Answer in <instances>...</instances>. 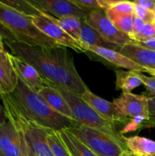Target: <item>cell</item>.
<instances>
[{"instance_id": "1", "label": "cell", "mask_w": 155, "mask_h": 156, "mask_svg": "<svg viewBox=\"0 0 155 156\" xmlns=\"http://www.w3.org/2000/svg\"><path fill=\"white\" fill-rule=\"evenodd\" d=\"M12 56L31 65L44 82L61 87L76 95L81 96L89 90L78 73L74 58L66 47L30 46L17 41H6Z\"/></svg>"}, {"instance_id": "2", "label": "cell", "mask_w": 155, "mask_h": 156, "mask_svg": "<svg viewBox=\"0 0 155 156\" xmlns=\"http://www.w3.org/2000/svg\"><path fill=\"white\" fill-rule=\"evenodd\" d=\"M0 99L7 102L24 117L50 130L59 132L77 123L53 111L37 93L19 79L12 92L0 93Z\"/></svg>"}, {"instance_id": "3", "label": "cell", "mask_w": 155, "mask_h": 156, "mask_svg": "<svg viewBox=\"0 0 155 156\" xmlns=\"http://www.w3.org/2000/svg\"><path fill=\"white\" fill-rule=\"evenodd\" d=\"M0 24L9 30L15 40L30 46L54 47L58 46L34 25L32 17L26 15L0 1Z\"/></svg>"}, {"instance_id": "4", "label": "cell", "mask_w": 155, "mask_h": 156, "mask_svg": "<svg viewBox=\"0 0 155 156\" xmlns=\"http://www.w3.org/2000/svg\"><path fill=\"white\" fill-rule=\"evenodd\" d=\"M2 101L7 120L23 135L28 156H55L47 140L50 129L28 120L7 102Z\"/></svg>"}, {"instance_id": "5", "label": "cell", "mask_w": 155, "mask_h": 156, "mask_svg": "<svg viewBox=\"0 0 155 156\" xmlns=\"http://www.w3.org/2000/svg\"><path fill=\"white\" fill-rule=\"evenodd\" d=\"M44 84L45 85L51 86L62 94L69 105L76 122L88 127L106 133L120 141L125 142V137L116 130L115 125L103 118L80 96L76 95L57 85L48 82H44Z\"/></svg>"}, {"instance_id": "6", "label": "cell", "mask_w": 155, "mask_h": 156, "mask_svg": "<svg viewBox=\"0 0 155 156\" xmlns=\"http://www.w3.org/2000/svg\"><path fill=\"white\" fill-rule=\"evenodd\" d=\"M71 133L97 156H121L129 150L125 142L104 132L75 123L70 128Z\"/></svg>"}, {"instance_id": "7", "label": "cell", "mask_w": 155, "mask_h": 156, "mask_svg": "<svg viewBox=\"0 0 155 156\" xmlns=\"http://www.w3.org/2000/svg\"><path fill=\"white\" fill-rule=\"evenodd\" d=\"M107 42L119 46L134 44L135 41L130 37L122 33L115 27L103 10H96L88 13V16L83 20Z\"/></svg>"}, {"instance_id": "8", "label": "cell", "mask_w": 155, "mask_h": 156, "mask_svg": "<svg viewBox=\"0 0 155 156\" xmlns=\"http://www.w3.org/2000/svg\"><path fill=\"white\" fill-rule=\"evenodd\" d=\"M0 152L3 156H28L23 135L8 120L0 123Z\"/></svg>"}, {"instance_id": "9", "label": "cell", "mask_w": 155, "mask_h": 156, "mask_svg": "<svg viewBox=\"0 0 155 156\" xmlns=\"http://www.w3.org/2000/svg\"><path fill=\"white\" fill-rule=\"evenodd\" d=\"M32 20L34 25L46 36L53 40L56 44L63 46L65 47H69L77 53L85 52L80 43L73 39L58 24L50 21V19L44 17L41 14L39 15L33 16Z\"/></svg>"}, {"instance_id": "10", "label": "cell", "mask_w": 155, "mask_h": 156, "mask_svg": "<svg viewBox=\"0 0 155 156\" xmlns=\"http://www.w3.org/2000/svg\"><path fill=\"white\" fill-rule=\"evenodd\" d=\"M34 7L48 12L57 18H76L84 20L88 13L71 2L65 0H28Z\"/></svg>"}, {"instance_id": "11", "label": "cell", "mask_w": 155, "mask_h": 156, "mask_svg": "<svg viewBox=\"0 0 155 156\" xmlns=\"http://www.w3.org/2000/svg\"><path fill=\"white\" fill-rule=\"evenodd\" d=\"M112 103L122 115L129 120L138 116L148 119V97L147 96L122 92L118 98L114 99Z\"/></svg>"}, {"instance_id": "12", "label": "cell", "mask_w": 155, "mask_h": 156, "mask_svg": "<svg viewBox=\"0 0 155 156\" xmlns=\"http://www.w3.org/2000/svg\"><path fill=\"white\" fill-rule=\"evenodd\" d=\"M80 97L93 109L95 110L103 118L113 124L120 123H126L130 120L122 115L112 102L108 101L100 96L94 94L92 91H90V89Z\"/></svg>"}, {"instance_id": "13", "label": "cell", "mask_w": 155, "mask_h": 156, "mask_svg": "<svg viewBox=\"0 0 155 156\" xmlns=\"http://www.w3.org/2000/svg\"><path fill=\"white\" fill-rule=\"evenodd\" d=\"M82 47L85 52L94 53L115 66L126 69L129 71L146 73L145 69L137 65L130 59L115 50L103 48V47H91V46H82Z\"/></svg>"}, {"instance_id": "14", "label": "cell", "mask_w": 155, "mask_h": 156, "mask_svg": "<svg viewBox=\"0 0 155 156\" xmlns=\"http://www.w3.org/2000/svg\"><path fill=\"white\" fill-rule=\"evenodd\" d=\"M11 59L18 79L26 86L36 93L45 86L43 78L31 65L12 56V54Z\"/></svg>"}, {"instance_id": "15", "label": "cell", "mask_w": 155, "mask_h": 156, "mask_svg": "<svg viewBox=\"0 0 155 156\" xmlns=\"http://www.w3.org/2000/svg\"><path fill=\"white\" fill-rule=\"evenodd\" d=\"M18 82L11 54L7 51H0V93L9 94L15 90Z\"/></svg>"}, {"instance_id": "16", "label": "cell", "mask_w": 155, "mask_h": 156, "mask_svg": "<svg viewBox=\"0 0 155 156\" xmlns=\"http://www.w3.org/2000/svg\"><path fill=\"white\" fill-rule=\"evenodd\" d=\"M123 56L145 69H155V51L135 44L122 46L119 52Z\"/></svg>"}, {"instance_id": "17", "label": "cell", "mask_w": 155, "mask_h": 156, "mask_svg": "<svg viewBox=\"0 0 155 156\" xmlns=\"http://www.w3.org/2000/svg\"><path fill=\"white\" fill-rule=\"evenodd\" d=\"M37 94L46 102L47 105L53 111L72 121L76 122L69 105L59 91L51 86L45 85L38 91Z\"/></svg>"}, {"instance_id": "18", "label": "cell", "mask_w": 155, "mask_h": 156, "mask_svg": "<svg viewBox=\"0 0 155 156\" xmlns=\"http://www.w3.org/2000/svg\"><path fill=\"white\" fill-rule=\"evenodd\" d=\"M80 43L81 46H91V47H99L109 49L119 52L122 46L111 44L105 41L98 32L88 25L84 21H81V27L80 31Z\"/></svg>"}, {"instance_id": "19", "label": "cell", "mask_w": 155, "mask_h": 156, "mask_svg": "<svg viewBox=\"0 0 155 156\" xmlns=\"http://www.w3.org/2000/svg\"><path fill=\"white\" fill-rule=\"evenodd\" d=\"M64 145L72 156H97L81 142L68 128L59 132Z\"/></svg>"}, {"instance_id": "20", "label": "cell", "mask_w": 155, "mask_h": 156, "mask_svg": "<svg viewBox=\"0 0 155 156\" xmlns=\"http://www.w3.org/2000/svg\"><path fill=\"white\" fill-rule=\"evenodd\" d=\"M129 151L138 156H154L155 142L145 137L135 136L125 138Z\"/></svg>"}, {"instance_id": "21", "label": "cell", "mask_w": 155, "mask_h": 156, "mask_svg": "<svg viewBox=\"0 0 155 156\" xmlns=\"http://www.w3.org/2000/svg\"><path fill=\"white\" fill-rule=\"evenodd\" d=\"M37 9V8H36ZM42 15L53 21L56 24L59 26L65 32H66L68 35L71 37L73 39L80 43V31L81 27V20L76 18H57L53 16L48 12H44L37 9Z\"/></svg>"}, {"instance_id": "22", "label": "cell", "mask_w": 155, "mask_h": 156, "mask_svg": "<svg viewBox=\"0 0 155 156\" xmlns=\"http://www.w3.org/2000/svg\"><path fill=\"white\" fill-rule=\"evenodd\" d=\"M115 88L124 93H131L135 88L142 84L135 72L115 69Z\"/></svg>"}, {"instance_id": "23", "label": "cell", "mask_w": 155, "mask_h": 156, "mask_svg": "<svg viewBox=\"0 0 155 156\" xmlns=\"http://www.w3.org/2000/svg\"><path fill=\"white\" fill-rule=\"evenodd\" d=\"M106 15L109 18L115 27L119 31L132 37V26H133L134 15H122L114 13L109 11H105Z\"/></svg>"}, {"instance_id": "24", "label": "cell", "mask_w": 155, "mask_h": 156, "mask_svg": "<svg viewBox=\"0 0 155 156\" xmlns=\"http://www.w3.org/2000/svg\"><path fill=\"white\" fill-rule=\"evenodd\" d=\"M47 140L55 156H72L64 145L59 132L50 130L49 132Z\"/></svg>"}, {"instance_id": "25", "label": "cell", "mask_w": 155, "mask_h": 156, "mask_svg": "<svg viewBox=\"0 0 155 156\" xmlns=\"http://www.w3.org/2000/svg\"><path fill=\"white\" fill-rule=\"evenodd\" d=\"M0 1L28 16L33 17L35 15H40V12L38 11V9L30 4L28 1L25 0H0Z\"/></svg>"}, {"instance_id": "26", "label": "cell", "mask_w": 155, "mask_h": 156, "mask_svg": "<svg viewBox=\"0 0 155 156\" xmlns=\"http://www.w3.org/2000/svg\"><path fill=\"white\" fill-rule=\"evenodd\" d=\"M135 5L131 1H119L115 0L113 4L106 11L122 15H134Z\"/></svg>"}, {"instance_id": "27", "label": "cell", "mask_w": 155, "mask_h": 156, "mask_svg": "<svg viewBox=\"0 0 155 156\" xmlns=\"http://www.w3.org/2000/svg\"><path fill=\"white\" fill-rule=\"evenodd\" d=\"M75 5L88 13L96 10H102L100 0H71Z\"/></svg>"}, {"instance_id": "28", "label": "cell", "mask_w": 155, "mask_h": 156, "mask_svg": "<svg viewBox=\"0 0 155 156\" xmlns=\"http://www.w3.org/2000/svg\"><path fill=\"white\" fill-rule=\"evenodd\" d=\"M134 15L142 20L145 24H155V12L135 5Z\"/></svg>"}, {"instance_id": "29", "label": "cell", "mask_w": 155, "mask_h": 156, "mask_svg": "<svg viewBox=\"0 0 155 156\" xmlns=\"http://www.w3.org/2000/svg\"><path fill=\"white\" fill-rule=\"evenodd\" d=\"M147 120V117H142V116H138L133 119H131L127 124L125 126V127L120 131V133H126L132 132L138 129L139 128H142L143 124L144 122Z\"/></svg>"}, {"instance_id": "30", "label": "cell", "mask_w": 155, "mask_h": 156, "mask_svg": "<svg viewBox=\"0 0 155 156\" xmlns=\"http://www.w3.org/2000/svg\"><path fill=\"white\" fill-rule=\"evenodd\" d=\"M154 37L155 24H145L141 32L132 37V40L135 41H141Z\"/></svg>"}, {"instance_id": "31", "label": "cell", "mask_w": 155, "mask_h": 156, "mask_svg": "<svg viewBox=\"0 0 155 156\" xmlns=\"http://www.w3.org/2000/svg\"><path fill=\"white\" fill-rule=\"evenodd\" d=\"M155 126V96L148 97V119L143 124L144 127Z\"/></svg>"}, {"instance_id": "32", "label": "cell", "mask_w": 155, "mask_h": 156, "mask_svg": "<svg viewBox=\"0 0 155 156\" xmlns=\"http://www.w3.org/2000/svg\"><path fill=\"white\" fill-rule=\"evenodd\" d=\"M135 73L138 76V78L141 79V82L145 86L147 91L150 94H154L155 96V78L153 76H151V77L147 76L143 74L142 73H139V72H135Z\"/></svg>"}, {"instance_id": "33", "label": "cell", "mask_w": 155, "mask_h": 156, "mask_svg": "<svg viewBox=\"0 0 155 156\" xmlns=\"http://www.w3.org/2000/svg\"><path fill=\"white\" fill-rule=\"evenodd\" d=\"M135 45H138L139 47H144V48L149 49L155 51V37H154L148 38V39H145L144 41H135Z\"/></svg>"}, {"instance_id": "34", "label": "cell", "mask_w": 155, "mask_h": 156, "mask_svg": "<svg viewBox=\"0 0 155 156\" xmlns=\"http://www.w3.org/2000/svg\"><path fill=\"white\" fill-rule=\"evenodd\" d=\"M133 2L135 5L154 12L155 0H135Z\"/></svg>"}, {"instance_id": "35", "label": "cell", "mask_w": 155, "mask_h": 156, "mask_svg": "<svg viewBox=\"0 0 155 156\" xmlns=\"http://www.w3.org/2000/svg\"><path fill=\"white\" fill-rule=\"evenodd\" d=\"M144 25H145V23L142 20L140 19L139 18H138V17L134 15L133 26H132V31H133V33H132V36L131 38L132 39V37L135 36V34H138L139 32H141V30H142Z\"/></svg>"}, {"instance_id": "36", "label": "cell", "mask_w": 155, "mask_h": 156, "mask_svg": "<svg viewBox=\"0 0 155 156\" xmlns=\"http://www.w3.org/2000/svg\"><path fill=\"white\" fill-rule=\"evenodd\" d=\"M0 36L6 41H16L14 35L1 24H0Z\"/></svg>"}, {"instance_id": "37", "label": "cell", "mask_w": 155, "mask_h": 156, "mask_svg": "<svg viewBox=\"0 0 155 156\" xmlns=\"http://www.w3.org/2000/svg\"><path fill=\"white\" fill-rule=\"evenodd\" d=\"M6 120H7V117H6V114L5 112L4 108H3V106H2L0 105V123L6 121Z\"/></svg>"}, {"instance_id": "38", "label": "cell", "mask_w": 155, "mask_h": 156, "mask_svg": "<svg viewBox=\"0 0 155 156\" xmlns=\"http://www.w3.org/2000/svg\"><path fill=\"white\" fill-rule=\"evenodd\" d=\"M121 156H138V155H135V154H133L132 152H130V151L126 150L122 152V154Z\"/></svg>"}, {"instance_id": "39", "label": "cell", "mask_w": 155, "mask_h": 156, "mask_svg": "<svg viewBox=\"0 0 155 156\" xmlns=\"http://www.w3.org/2000/svg\"><path fill=\"white\" fill-rule=\"evenodd\" d=\"M4 44V39L0 36V51H4L5 50Z\"/></svg>"}, {"instance_id": "40", "label": "cell", "mask_w": 155, "mask_h": 156, "mask_svg": "<svg viewBox=\"0 0 155 156\" xmlns=\"http://www.w3.org/2000/svg\"><path fill=\"white\" fill-rule=\"evenodd\" d=\"M146 73H149V74L151 75L153 77L155 78V69H146Z\"/></svg>"}, {"instance_id": "41", "label": "cell", "mask_w": 155, "mask_h": 156, "mask_svg": "<svg viewBox=\"0 0 155 156\" xmlns=\"http://www.w3.org/2000/svg\"><path fill=\"white\" fill-rule=\"evenodd\" d=\"M0 156H3V155H2V153H1V152H0Z\"/></svg>"}, {"instance_id": "42", "label": "cell", "mask_w": 155, "mask_h": 156, "mask_svg": "<svg viewBox=\"0 0 155 156\" xmlns=\"http://www.w3.org/2000/svg\"><path fill=\"white\" fill-rule=\"evenodd\" d=\"M154 12H155V8H154Z\"/></svg>"}, {"instance_id": "43", "label": "cell", "mask_w": 155, "mask_h": 156, "mask_svg": "<svg viewBox=\"0 0 155 156\" xmlns=\"http://www.w3.org/2000/svg\"><path fill=\"white\" fill-rule=\"evenodd\" d=\"M154 156H155V155H154Z\"/></svg>"}]
</instances>
